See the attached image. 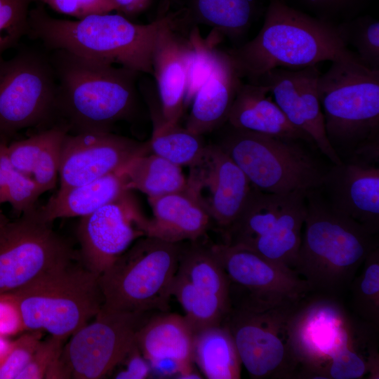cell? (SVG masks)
<instances>
[{
  "mask_svg": "<svg viewBox=\"0 0 379 379\" xmlns=\"http://www.w3.org/2000/svg\"><path fill=\"white\" fill-rule=\"evenodd\" d=\"M338 298L310 293L291 317L298 378L378 379V328L353 318Z\"/></svg>",
  "mask_w": 379,
  "mask_h": 379,
  "instance_id": "cell-1",
  "label": "cell"
},
{
  "mask_svg": "<svg viewBox=\"0 0 379 379\" xmlns=\"http://www.w3.org/2000/svg\"><path fill=\"white\" fill-rule=\"evenodd\" d=\"M57 81L55 124L68 133L112 132L139 114L140 72L63 49L50 51Z\"/></svg>",
  "mask_w": 379,
  "mask_h": 379,
  "instance_id": "cell-2",
  "label": "cell"
},
{
  "mask_svg": "<svg viewBox=\"0 0 379 379\" xmlns=\"http://www.w3.org/2000/svg\"><path fill=\"white\" fill-rule=\"evenodd\" d=\"M227 52L242 80L253 84L275 68L298 69L327 60H358L338 25L280 0H270L262 26L253 39Z\"/></svg>",
  "mask_w": 379,
  "mask_h": 379,
  "instance_id": "cell-3",
  "label": "cell"
},
{
  "mask_svg": "<svg viewBox=\"0 0 379 379\" xmlns=\"http://www.w3.org/2000/svg\"><path fill=\"white\" fill-rule=\"evenodd\" d=\"M180 17V9L145 25L110 13L69 20L53 18L38 6L29 12L27 35L48 51L63 49L152 75L155 41L161 30Z\"/></svg>",
  "mask_w": 379,
  "mask_h": 379,
  "instance_id": "cell-4",
  "label": "cell"
},
{
  "mask_svg": "<svg viewBox=\"0 0 379 379\" xmlns=\"http://www.w3.org/2000/svg\"><path fill=\"white\" fill-rule=\"evenodd\" d=\"M307 212L293 270L310 293L338 297L350 286L366 257L376 248V235L334 210L320 190L306 194Z\"/></svg>",
  "mask_w": 379,
  "mask_h": 379,
  "instance_id": "cell-5",
  "label": "cell"
},
{
  "mask_svg": "<svg viewBox=\"0 0 379 379\" xmlns=\"http://www.w3.org/2000/svg\"><path fill=\"white\" fill-rule=\"evenodd\" d=\"M332 64L317 81L327 139L338 157L378 162L379 70L357 59Z\"/></svg>",
  "mask_w": 379,
  "mask_h": 379,
  "instance_id": "cell-6",
  "label": "cell"
},
{
  "mask_svg": "<svg viewBox=\"0 0 379 379\" xmlns=\"http://www.w3.org/2000/svg\"><path fill=\"white\" fill-rule=\"evenodd\" d=\"M230 289V307L222 325L230 333L249 376L253 379L298 378L289 322L300 300L272 303L234 287Z\"/></svg>",
  "mask_w": 379,
  "mask_h": 379,
  "instance_id": "cell-7",
  "label": "cell"
},
{
  "mask_svg": "<svg viewBox=\"0 0 379 379\" xmlns=\"http://www.w3.org/2000/svg\"><path fill=\"white\" fill-rule=\"evenodd\" d=\"M11 293L26 331H46L63 340L93 319L104 302L100 276L74 260Z\"/></svg>",
  "mask_w": 379,
  "mask_h": 379,
  "instance_id": "cell-8",
  "label": "cell"
},
{
  "mask_svg": "<svg viewBox=\"0 0 379 379\" xmlns=\"http://www.w3.org/2000/svg\"><path fill=\"white\" fill-rule=\"evenodd\" d=\"M182 245L148 236L135 240L100 275L102 307L132 312H168Z\"/></svg>",
  "mask_w": 379,
  "mask_h": 379,
  "instance_id": "cell-9",
  "label": "cell"
},
{
  "mask_svg": "<svg viewBox=\"0 0 379 379\" xmlns=\"http://www.w3.org/2000/svg\"><path fill=\"white\" fill-rule=\"evenodd\" d=\"M218 145L240 168L251 186L268 193H307L322 185L325 172L298 144L235 128L214 131Z\"/></svg>",
  "mask_w": 379,
  "mask_h": 379,
  "instance_id": "cell-10",
  "label": "cell"
},
{
  "mask_svg": "<svg viewBox=\"0 0 379 379\" xmlns=\"http://www.w3.org/2000/svg\"><path fill=\"white\" fill-rule=\"evenodd\" d=\"M307 193H268L253 187L223 244L253 251L293 269L307 212Z\"/></svg>",
  "mask_w": 379,
  "mask_h": 379,
  "instance_id": "cell-11",
  "label": "cell"
},
{
  "mask_svg": "<svg viewBox=\"0 0 379 379\" xmlns=\"http://www.w3.org/2000/svg\"><path fill=\"white\" fill-rule=\"evenodd\" d=\"M57 81L49 53L31 47L0 59V139L55 125Z\"/></svg>",
  "mask_w": 379,
  "mask_h": 379,
  "instance_id": "cell-12",
  "label": "cell"
},
{
  "mask_svg": "<svg viewBox=\"0 0 379 379\" xmlns=\"http://www.w3.org/2000/svg\"><path fill=\"white\" fill-rule=\"evenodd\" d=\"M39 208L0 227V294L20 288L77 258V254Z\"/></svg>",
  "mask_w": 379,
  "mask_h": 379,
  "instance_id": "cell-13",
  "label": "cell"
},
{
  "mask_svg": "<svg viewBox=\"0 0 379 379\" xmlns=\"http://www.w3.org/2000/svg\"><path fill=\"white\" fill-rule=\"evenodd\" d=\"M156 312L101 309L63 347L61 358L71 378L100 379L120 365L136 345V335Z\"/></svg>",
  "mask_w": 379,
  "mask_h": 379,
  "instance_id": "cell-14",
  "label": "cell"
},
{
  "mask_svg": "<svg viewBox=\"0 0 379 379\" xmlns=\"http://www.w3.org/2000/svg\"><path fill=\"white\" fill-rule=\"evenodd\" d=\"M148 220L131 190L81 217L77 235L82 264L101 275L135 240L146 236Z\"/></svg>",
  "mask_w": 379,
  "mask_h": 379,
  "instance_id": "cell-15",
  "label": "cell"
},
{
  "mask_svg": "<svg viewBox=\"0 0 379 379\" xmlns=\"http://www.w3.org/2000/svg\"><path fill=\"white\" fill-rule=\"evenodd\" d=\"M251 185L240 168L216 144H207L190 166L186 190L199 202L222 234L239 213Z\"/></svg>",
  "mask_w": 379,
  "mask_h": 379,
  "instance_id": "cell-16",
  "label": "cell"
},
{
  "mask_svg": "<svg viewBox=\"0 0 379 379\" xmlns=\"http://www.w3.org/2000/svg\"><path fill=\"white\" fill-rule=\"evenodd\" d=\"M147 154V141H138L112 132L67 133L60 153L59 190L119 171L133 158Z\"/></svg>",
  "mask_w": 379,
  "mask_h": 379,
  "instance_id": "cell-17",
  "label": "cell"
},
{
  "mask_svg": "<svg viewBox=\"0 0 379 379\" xmlns=\"http://www.w3.org/2000/svg\"><path fill=\"white\" fill-rule=\"evenodd\" d=\"M321 72L316 65L272 69L253 84L265 86L288 121L305 133L333 164L343 161L330 145L317 93Z\"/></svg>",
  "mask_w": 379,
  "mask_h": 379,
  "instance_id": "cell-18",
  "label": "cell"
},
{
  "mask_svg": "<svg viewBox=\"0 0 379 379\" xmlns=\"http://www.w3.org/2000/svg\"><path fill=\"white\" fill-rule=\"evenodd\" d=\"M231 286L256 299L279 303L300 300L310 293L293 269L239 246L211 244Z\"/></svg>",
  "mask_w": 379,
  "mask_h": 379,
  "instance_id": "cell-19",
  "label": "cell"
},
{
  "mask_svg": "<svg viewBox=\"0 0 379 379\" xmlns=\"http://www.w3.org/2000/svg\"><path fill=\"white\" fill-rule=\"evenodd\" d=\"M319 190L335 211L374 235L379 231V168L360 159L343 161L325 172Z\"/></svg>",
  "mask_w": 379,
  "mask_h": 379,
  "instance_id": "cell-20",
  "label": "cell"
},
{
  "mask_svg": "<svg viewBox=\"0 0 379 379\" xmlns=\"http://www.w3.org/2000/svg\"><path fill=\"white\" fill-rule=\"evenodd\" d=\"M195 333L185 317L175 313L153 314L136 335V343L152 371L159 375L200 378L192 369Z\"/></svg>",
  "mask_w": 379,
  "mask_h": 379,
  "instance_id": "cell-21",
  "label": "cell"
},
{
  "mask_svg": "<svg viewBox=\"0 0 379 379\" xmlns=\"http://www.w3.org/2000/svg\"><path fill=\"white\" fill-rule=\"evenodd\" d=\"M180 25L181 18L161 30L152 53L159 107L164 119L171 123H179L185 108L188 46L177 32Z\"/></svg>",
  "mask_w": 379,
  "mask_h": 379,
  "instance_id": "cell-22",
  "label": "cell"
},
{
  "mask_svg": "<svg viewBox=\"0 0 379 379\" xmlns=\"http://www.w3.org/2000/svg\"><path fill=\"white\" fill-rule=\"evenodd\" d=\"M243 81L227 51L218 48L212 71L190 104L185 127L204 135L222 126Z\"/></svg>",
  "mask_w": 379,
  "mask_h": 379,
  "instance_id": "cell-23",
  "label": "cell"
},
{
  "mask_svg": "<svg viewBox=\"0 0 379 379\" xmlns=\"http://www.w3.org/2000/svg\"><path fill=\"white\" fill-rule=\"evenodd\" d=\"M153 218L149 219L146 236L179 243L204 237L212 219L186 190L148 197Z\"/></svg>",
  "mask_w": 379,
  "mask_h": 379,
  "instance_id": "cell-24",
  "label": "cell"
},
{
  "mask_svg": "<svg viewBox=\"0 0 379 379\" xmlns=\"http://www.w3.org/2000/svg\"><path fill=\"white\" fill-rule=\"evenodd\" d=\"M261 85L243 81L239 87L227 123L235 128L293 140L312 143L293 126ZM313 144V143H312Z\"/></svg>",
  "mask_w": 379,
  "mask_h": 379,
  "instance_id": "cell-25",
  "label": "cell"
},
{
  "mask_svg": "<svg viewBox=\"0 0 379 379\" xmlns=\"http://www.w3.org/2000/svg\"><path fill=\"white\" fill-rule=\"evenodd\" d=\"M67 133L65 126L55 124L8 144L13 164L31 178L43 193L56 186L62 145Z\"/></svg>",
  "mask_w": 379,
  "mask_h": 379,
  "instance_id": "cell-26",
  "label": "cell"
},
{
  "mask_svg": "<svg viewBox=\"0 0 379 379\" xmlns=\"http://www.w3.org/2000/svg\"><path fill=\"white\" fill-rule=\"evenodd\" d=\"M120 171L65 190H59L39 208L42 218L49 222L58 218L83 217L117 199L128 191Z\"/></svg>",
  "mask_w": 379,
  "mask_h": 379,
  "instance_id": "cell-27",
  "label": "cell"
},
{
  "mask_svg": "<svg viewBox=\"0 0 379 379\" xmlns=\"http://www.w3.org/2000/svg\"><path fill=\"white\" fill-rule=\"evenodd\" d=\"M185 24L210 27L232 41H240L261 14L259 0H184Z\"/></svg>",
  "mask_w": 379,
  "mask_h": 379,
  "instance_id": "cell-28",
  "label": "cell"
},
{
  "mask_svg": "<svg viewBox=\"0 0 379 379\" xmlns=\"http://www.w3.org/2000/svg\"><path fill=\"white\" fill-rule=\"evenodd\" d=\"M176 273L197 293L230 304V281L211 244L183 242Z\"/></svg>",
  "mask_w": 379,
  "mask_h": 379,
  "instance_id": "cell-29",
  "label": "cell"
},
{
  "mask_svg": "<svg viewBox=\"0 0 379 379\" xmlns=\"http://www.w3.org/2000/svg\"><path fill=\"white\" fill-rule=\"evenodd\" d=\"M193 361L208 379H239L241 361L228 330L222 324L194 335Z\"/></svg>",
  "mask_w": 379,
  "mask_h": 379,
  "instance_id": "cell-30",
  "label": "cell"
},
{
  "mask_svg": "<svg viewBox=\"0 0 379 379\" xmlns=\"http://www.w3.org/2000/svg\"><path fill=\"white\" fill-rule=\"evenodd\" d=\"M119 171L129 190H138L147 197L183 191L187 187L180 166L154 154L138 156Z\"/></svg>",
  "mask_w": 379,
  "mask_h": 379,
  "instance_id": "cell-31",
  "label": "cell"
},
{
  "mask_svg": "<svg viewBox=\"0 0 379 379\" xmlns=\"http://www.w3.org/2000/svg\"><path fill=\"white\" fill-rule=\"evenodd\" d=\"M153 130L147 141L149 154L161 157L178 166H190L202 154L207 143L204 135L196 134L179 123L152 117Z\"/></svg>",
  "mask_w": 379,
  "mask_h": 379,
  "instance_id": "cell-32",
  "label": "cell"
},
{
  "mask_svg": "<svg viewBox=\"0 0 379 379\" xmlns=\"http://www.w3.org/2000/svg\"><path fill=\"white\" fill-rule=\"evenodd\" d=\"M7 147L8 143L0 139V203H8L14 210L22 213L35 208L39 197L44 193L13 164Z\"/></svg>",
  "mask_w": 379,
  "mask_h": 379,
  "instance_id": "cell-33",
  "label": "cell"
},
{
  "mask_svg": "<svg viewBox=\"0 0 379 379\" xmlns=\"http://www.w3.org/2000/svg\"><path fill=\"white\" fill-rule=\"evenodd\" d=\"M350 286L352 305L359 319L379 328V247L365 259Z\"/></svg>",
  "mask_w": 379,
  "mask_h": 379,
  "instance_id": "cell-34",
  "label": "cell"
},
{
  "mask_svg": "<svg viewBox=\"0 0 379 379\" xmlns=\"http://www.w3.org/2000/svg\"><path fill=\"white\" fill-rule=\"evenodd\" d=\"M220 36L213 31L206 40L201 37L197 26L191 29L187 39V81L185 107L191 104L194 95L209 77L218 50L215 45L220 41Z\"/></svg>",
  "mask_w": 379,
  "mask_h": 379,
  "instance_id": "cell-35",
  "label": "cell"
},
{
  "mask_svg": "<svg viewBox=\"0 0 379 379\" xmlns=\"http://www.w3.org/2000/svg\"><path fill=\"white\" fill-rule=\"evenodd\" d=\"M345 45L353 46L360 63L379 70V22L370 15H359L338 25Z\"/></svg>",
  "mask_w": 379,
  "mask_h": 379,
  "instance_id": "cell-36",
  "label": "cell"
},
{
  "mask_svg": "<svg viewBox=\"0 0 379 379\" xmlns=\"http://www.w3.org/2000/svg\"><path fill=\"white\" fill-rule=\"evenodd\" d=\"M289 6L334 25L350 20L361 13L372 0H290Z\"/></svg>",
  "mask_w": 379,
  "mask_h": 379,
  "instance_id": "cell-37",
  "label": "cell"
},
{
  "mask_svg": "<svg viewBox=\"0 0 379 379\" xmlns=\"http://www.w3.org/2000/svg\"><path fill=\"white\" fill-rule=\"evenodd\" d=\"M34 0H0V59L27 35Z\"/></svg>",
  "mask_w": 379,
  "mask_h": 379,
  "instance_id": "cell-38",
  "label": "cell"
},
{
  "mask_svg": "<svg viewBox=\"0 0 379 379\" xmlns=\"http://www.w3.org/2000/svg\"><path fill=\"white\" fill-rule=\"evenodd\" d=\"M41 331H27L14 341L0 362V379H16L41 341Z\"/></svg>",
  "mask_w": 379,
  "mask_h": 379,
  "instance_id": "cell-39",
  "label": "cell"
},
{
  "mask_svg": "<svg viewBox=\"0 0 379 379\" xmlns=\"http://www.w3.org/2000/svg\"><path fill=\"white\" fill-rule=\"evenodd\" d=\"M65 340L53 335L41 340L16 379H44L50 366L61 354Z\"/></svg>",
  "mask_w": 379,
  "mask_h": 379,
  "instance_id": "cell-40",
  "label": "cell"
},
{
  "mask_svg": "<svg viewBox=\"0 0 379 379\" xmlns=\"http://www.w3.org/2000/svg\"><path fill=\"white\" fill-rule=\"evenodd\" d=\"M52 10L81 19L95 14L117 11L114 0H39Z\"/></svg>",
  "mask_w": 379,
  "mask_h": 379,
  "instance_id": "cell-41",
  "label": "cell"
},
{
  "mask_svg": "<svg viewBox=\"0 0 379 379\" xmlns=\"http://www.w3.org/2000/svg\"><path fill=\"white\" fill-rule=\"evenodd\" d=\"M26 331L18 301L11 292L0 294V337Z\"/></svg>",
  "mask_w": 379,
  "mask_h": 379,
  "instance_id": "cell-42",
  "label": "cell"
},
{
  "mask_svg": "<svg viewBox=\"0 0 379 379\" xmlns=\"http://www.w3.org/2000/svg\"><path fill=\"white\" fill-rule=\"evenodd\" d=\"M121 364L125 365V368L118 371L114 378L143 379L147 378L152 371L149 362L142 356L137 343Z\"/></svg>",
  "mask_w": 379,
  "mask_h": 379,
  "instance_id": "cell-43",
  "label": "cell"
},
{
  "mask_svg": "<svg viewBox=\"0 0 379 379\" xmlns=\"http://www.w3.org/2000/svg\"><path fill=\"white\" fill-rule=\"evenodd\" d=\"M117 11L125 17H133L145 11L152 0H114Z\"/></svg>",
  "mask_w": 379,
  "mask_h": 379,
  "instance_id": "cell-44",
  "label": "cell"
},
{
  "mask_svg": "<svg viewBox=\"0 0 379 379\" xmlns=\"http://www.w3.org/2000/svg\"><path fill=\"white\" fill-rule=\"evenodd\" d=\"M1 204L0 203V205ZM10 220L7 218V216L4 213L3 211L1 208L0 206V227L6 224Z\"/></svg>",
  "mask_w": 379,
  "mask_h": 379,
  "instance_id": "cell-45",
  "label": "cell"
},
{
  "mask_svg": "<svg viewBox=\"0 0 379 379\" xmlns=\"http://www.w3.org/2000/svg\"><path fill=\"white\" fill-rule=\"evenodd\" d=\"M280 1H285V0H280Z\"/></svg>",
  "mask_w": 379,
  "mask_h": 379,
  "instance_id": "cell-46",
  "label": "cell"
}]
</instances>
